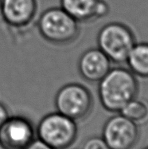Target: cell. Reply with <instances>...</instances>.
<instances>
[{
	"label": "cell",
	"instance_id": "277c9868",
	"mask_svg": "<svg viewBox=\"0 0 148 149\" xmlns=\"http://www.w3.org/2000/svg\"><path fill=\"white\" fill-rule=\"evenodd\" d=\"M36 133L38 139L51 148L67 149L76 140L78 128L73 120L54 112L41 119Z\"/></svg>",
	"mask_w": 148,
	"mask_h": 149
},
{
	"label": "cell",
	"instance_id": "e0dca14e",
	"mask_svg": "<svg viewBox=\"0 0 148 149\" xmlns=\"http://www.w3.org/2000/svg\"><path fill=\"white\" fill-rule=\"evenodd\" d=\"M143 149H148V147H147V148H143Z\"/></svg>",
	"mask_w": 148,
	"mask_h": 149
},
{
	"label": "cell",
	"instance_id": "5b68a950",
	"mask_svg": "<svg viewBox=\"0 0 148 149\" xmlns=\"http://www.w3.org/2000/svg\"><path fill=\"white\" fill-rule=\"evenodd\" d=\"M93 96L81 83L70 82L61 86L54 97L57 112L74 121L87 118L92 110Z\"/></svg>",
	"mask_w": 148,
	"mask_h": 149
},
{
	"label": "cell",
	"instance_id": "2e32d148",
	"mask_svg": "<svg viewBox=\"0 0 148 149\" xmlns=\"http://www.w3.org/2000/svg\"><path fill=\"white\" fill-rule=\"evenodd\" d=\"M1 5H2V0H0V10H1Z\"/></svg>",
	"mask_w": 148,
	"mask_h": 149
},
{
	"label": "cell",
	"instance_id": "ba28073f",
	"mask_svg": "<svg viewBox=\"0 0 148 149\" xmlns=\"http://www.w3.org/2000/svg\"><path fill=\"white\" fill-rule=\"evenodd\" d=\"M36 129L30 119L22 115L10 116L0 126V148L26 149L34 139Z\"/></svg>",
	"mask_w": 148,
	"mask_h": 149
},
{
	"label": "cell",
	"instance_id": "6da1fadb",
	"mask_svg": "<svg viewBox=\"0 0 148 149\" xmlns=\"http://www.w3.org/2000/svg\"><path fill=\"white\" fill-rule=\"evenodd\" d=\"M139 86L135 74L123 67L112 68L100 82L98 97L101 105L110 113H120L136 97Z\"/></svg>",
	"mask_w": 148,
	"mask_h": 149
},
{
	"label": "cell",
	"instance_id": "52a82bcc",
	"mask_svg": "<svg viewBox=\"0 0 148 149\" xmlns=\"http://www.w3.org/2000/svg\"><path fill=\"white\" fill-rule=\"evenodd\" d=\"M139 136L137 124L120 113L110 117L102 131V138L110 149H132Z\"/></svg>",
	"mask_w": 148,
	"mask_h": 149
},
{
	"label": "cell",
	"instance_id": "7c38bea8",
	"mask_svg": "<svg viewBox=\"0 0 148 149\" xmlns=\"http://www.w3.org/2000/svg\"><path fill=\"white\" fill-rule=\"evenodd\" d=\"M120 113L135 124L143 123L148 120V104L143 100L134 98L121 109Z\"/></svg>",
	"mask_w": 148,
	"mask_h": 149
},
{
	"label": "cell",
	"instance_id": "8fae6325",
	"mask_svg": "<svg viewBox=\"0 0 148 149\" xmlns=\"http://www.w3.org/2000/svg\"><path fill=\"white\" fill-rule=\"evenodd\" d=\"M126 62L131 72L136 76L148 77V43L135 44Z\"/></svg>",
	"mask_w": 148,
	"mask_h": 149
},
{
	"label": "cell",
	"instance_id": "9a60e30c",
	"mask_svg": "<svg viewBox=\"0 0 148 149\" xmlns=\"http://www.w3.org/2000/svg\"><path fill=\"white\" fill-rule=\"evenodd\" d=\"M9 111L6 106L3 103L0 102V126L4 124V122L9 118Z\"/></svg>",
	"mask_w": 148,
	"mask_h": 149
},
{
	"label": "cell",
	"instance_id": "7a4b0ae2",
	"mask_svg": "<svg viewBox=\"0 0 148 149\" xmlns=\"http://www.w3.org/2000/svg\"><path fill=\"white\" fill-rule=\"evenodd\" d=\"M36 26L45 42L58 46L72 44L81 33L80 23L60 6L45 10L37 18Z\"/></svg>",
	"mask_w": 148,
	"mask_h": 149
},
{
	"label": "cell",
	"instance_id": "8992f818",
	"mask_svg": "<svg viewBox=\"0 0 148 149\" xmlns=\"http://www.w3.org/2000/svg\"><path fill=\"white\" fill-rule=\"evenodd\" d=\"M38 10V0H2L0 16L8 30L22 33L36 23Z\"/></svg>",
	"mask_w": 148,
	"mask_h": 149
},
{
	"label": "cell",
	"instance_id": "9c48e42d",
	"mask_svg": "<svg viewBox=\"0 0 148 149\" xmlns=\"http://www.w3.org/2000/svg\"><path fill=\"white\" fill-rule=\"evenodd\" d=\"M112 69V61L98 47L89 48L78 59L77 70L83 79L98 83Z\"/></svg>",
	"mask_w": 148,
	"mask_h": 149
},
{
	"label": "cell",
	"instance_id": "5bb4252c",
	"mask_svg": "<svg viewBox=\"0 0 148 149\" xmlns=\"http://www.w3.org/2000/svg\"><path fill=\"white\" fill-rule=\"evenodd\" d=\"M26 149H53L39 139H34Z\"/></svg>",
	"mask_w": 148,
	"mask_h": 149
},
{
	"label": "cell",
	"instance_id": "3957f363",
	"mask_svg": "<svg viewBox=\"0 0 148 149\" xmlns=\"http://www.w3.org/2000/svg\"><path fill=\"white\" fill-rule=\"evenodd\" d=\"M97 47L109 58L112 63L126 62L131 49L135 44L131 29L117 22H108L97 34Z\"/></svg>",
	"mask_w": 148,
	"mask_h": 149
},
{
	"label": "cell",
	"instance_id": "4fadbf2b",
	"mask_svg": "<svg viewBox=\"0 0 148 149\" xmlns=\"http://www.w3.org/2000/svg\"><path fill=\"white\" fill-rule=\"evenodd\" d=\"M82 149H110L102 137L93 136L88 138L82 146Z\"/></svg>",
	"mask_w": 148,
	"mask_h": 149
},
{
	"label": "cell",
	"instance_id": "30bf717a",
	"mask_svg": "<svg viewBox=\"0 0 148 149\" xmlns=\"http://www.w3.org/2000/svg\"><path fill=\"white\" fill-rule=\"evenodd\" d=\"M60 7L79 23H88L108 15L110 6L105 0H60Z\"/></svg>",
	"mask_w": 148,
	"mask_h": 149
}]
</instances>
